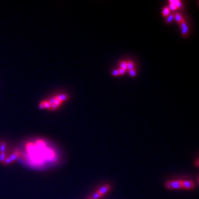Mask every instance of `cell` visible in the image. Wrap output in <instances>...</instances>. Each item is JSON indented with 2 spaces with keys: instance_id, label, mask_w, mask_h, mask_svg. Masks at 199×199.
Segmentation results:
<instances>
[{
  "instance_id": "1",
  "label": "cell",
  "mask_w": 199,
  "mask_h": 199,
  "mask_svg": "<svg viewBox=\"0 0 199 199\" xmlns=\"http://www.w3.org/2000/svg\"><path fill=\"white\" fill-rule=\"evenodd\" d=\"M21 155V152L19 150H16L14 152H13L11 155L9 157H7L6 159L4 161L3 165H9V164H12L15 162L20 158V157Z\"/></svg>"
},
{
  "instance_id": "2",
  "label": "cell",
  "mask_w": 199,
  "mask_h": 199,
  "mask_svg": "<svg viewBox=\"0 0 199 199\" xmlns=\"http://www.w3.org/2000/svg\"><path fill=\"white\" fill-rule=\"evenodd\" d=\"M165 186L169 190L181 189L182 180H176V181H168L165 184Z\"/></svg>"
},
{
  "instance_id": "3",
  "label": "cell",
  "mask_w": 199,
  "mask_h": 199,
  "mask_svg": "<svg viewBox=\"0 0 199 199\" xmlns=\"http://www.w3.org/2000/svg\"><path fill=\"white\" fill-rule=\"evenodd\" d=\"M182 187L185 190H192L195 188V184L190 180H182Z\"/></svg>"
},
{
  "instance_id": "4",
  "label": "cell",
  "mask_w": 199,
  "mask_h": 199,
  "mask_svg": "<svg viewBox=\"0 0 199 199\" xmlns=\"http://www.w3.org/2000/svg\"><path fill=\"white\" fill-rule=\"evenodd\" d=\"M179 24L180 25V26H181L182 34L184 36H186L188 35V31H189V28H188V26L187 25L186 22L185 20H184L181 23H180Z\"/></svg>"
},
{
  "instance_id": "5",
  "label": "cell",
  "mask_w": 199,
  "mask_h": 199,
  "mask_svg": "<svg viewBox=\"0 0 199 199\" xmlns=\"http://www.w3.org/2000/svg\"><path fill=\"white\" fill-rule=\"evenodd\" d=\"M110 190V186L109 185H105V186H103V187H101L100 188V189L97 191L98 192H99L101 195L103 196L105 195L106 193H107L108 191H109Z\"/></svg>"
},
{
  "instance_id": "6",
  "label": "cell",
  "mask_w": 199,
  "mask_h": 199,
  "mask_svg": "<svg viewBox=\"0 0 199 199\" xmlns=\"http://www.w3.org/2000/svg\"><path fill=\"white\" fill-rule=\"evenodd\" d=\"M55 97L56 99L59 100L61 102H63V101H65L66 100L68 99V96L66 94H59V95H56V96H55Z\"/></svg>"
},
{
  "instance_id": "7",
  "label": "cell",
  "mask_w": 199,
  "mask_h": 199,
  "mask_svg": "<svg viewBox=\"0 0 199 199\" xmlns=\"http://www.w3.org/2000/svg\"><path fill=\"white\" fill-rule=\"evenodd\" d=\"M6 142L3 141V140H1V141H0V153H5L6 152Z\"/></svg>"
},
{
  "instance_id": "8",
  "label": "cell",
  "mask_w": 199,
  "mask_h": 199,
  "mask_svg": "<svg viewBox=\"0 0 199 199\" xmlns=\"http://www.w3.org/2000/svg\"><path fill=\"white\" fill-rule=\"evenodd\" d=\"M174 19L176 21L177 23H181L183 20H184V18H183L182 16L180 14V13H177V14H174Z\"/></svg>"
},
{
  "instance_id": "9",
  "label": "cell",
  "mask_w": 199,
  "mask_h": 199,
  "mask_svg": "<svg viewBox=\"0 0 199 199\" xmlns=\"http://www.w3.org/2000/svg\"><path fill=\"white\" fill-rule=\"evenodd\" d=\"M169 3L174 4L177 7V9H180L182 7V2L180 0H169Z\"/></svg>"
},
{
  "instance_id": "10",
  "label": "cell",
  "mask_w": 199,
  "mask_h": 199,
  "mask_svg": "<svg viewBox=\"0 0 199 199\" xmlns=\"http://www.w3.org/2000/svg\"><path fill=\"white\" fill-rule=\"evenodd\" d=\"M62 103L63 102L61 101L56 99V100H55V103H54V105L51 106V108H50V110H55V109H56V108H57L58 107H60L61 105L62 104Z\"/></svg>"
},
{
  "instance_id": "11",
  "label": "cell",
  "mask_w": 199,
  "mask_h": 199,
  "mask_svg": "<svg viewBox=\"0 0 199 199\" xmlns=\"http://www.w3.org/2000/svg\"><path fill=\"white\" fill-rule=\"evenodd\" d=\"M170 14V10L168 8V7H166L164 8V9L163 10V15L164 16H168Z\"/></svg>"
},
{
  "instance_id": "12",
  "label": "cell",
  "mask_w": 199,
  "mask_h": 199,
  "mask_svg": "<svg viewBox=\"0 0 199 199\" xmlns=\"http://www.w3.org/2000/svg\"><path fill=\"white\" fill-rule=\"evenodd\" d=\"M7 153H0V164H3L4 161L7 158Z\"/></svg>"
},
{
  "instance_id": "13",
  "label": "cell",
  "mask_w": 199,
  "mask_h": 199,
  "mask_svg": "<svg viewBox=\"0 0 199 199\" xmlns=\"http://www.w3.org/2000/svg\"><path fill=\"white\" fill-rule=\"evenodd\" d=\"M126 62H127V70H133V69H134L135 65L134 63L131 61H128Z\"/></svg>"
},
{
  "instance_id": "14",
  "label": "cell",
  "mask_w": 199,
  "mask_h": 199,
  "mask_svg": "<svg viewBox=\"0 0 199 199\" xmlns=\"http://www.w3.org/2000/svg\"><path fill=\"white\" fill-rule=\"evenodd\" d=\"M119 66H120V68L123 69V70H126V71L127 70V62L126 61H122V62H121Z\"/></svg>"
},
{
  "instance_id": "15",
  "label": "cell",
  "mask_w": 199,
  "mask_h": 199,
  "mask_svg": "<svg viewBox=\"0 0 199 199\" xmlns=\"http://www.w3.org/2000/svg\"><path fill=\"white\" fill-rule=\"evenodd\" d=\"M101 197H102V196L101 195V194L99 192H97L92 196V197H90V198L91 199H99Z\"/></svg>"
},
{
  "instance_id": "16",
  "label": "cell",
  "mask_w": 199,
  "mask_h": 199,
  "mask_svg": "<svg viewBox=\"0 0 199 199\" xmlns=\"http://www.w3.org/2000/svg\"><path fill=\"white\" fill-rule=\"evenodd\" d=\"M173 20H174V14H169L168 16H167L166 22L171 23Z\"/></svg>"
},
{
  "instance_id": "17",
  "label": "cell",
  "mask_w": 199,
  "mask_h": 199,
  "mask_svg": "<svg viewBox=\"0 0 199 199\" xmlns=\"http://www.w3.org/2000/svg\"><path fill=\"white\" fill-rule=\"evenodd\" d=\"M44 104H45V108L46 109H50L51 108V105H50V103L48 101V100L44 101Z\"/></svg>"
},
{
  "instance_id": "18",
  "label": "cell",
  "mask_w": 199,
  "mask_h": 199,
  "mask_svg": "<svg viewBox=\"0 0 199 199\" xmlns=\"http://www.w3.org/2000/svg\"><path fill=\"white\" fill-rule=\"evenodd\" d=\"M168 8L169 9V10H173V11H174V10H176L177 9V7L174 4H172V3H169V7Z\"/></svg>"
},
{
  "instance_id": "19",
  "label": "cell",
  "mask_w": 199,
  "mask_h": 199,
  "mask_svg": "<svg viewBox=\"0 0 199 199\" xmlns=\"http://www.w3.org/2000/svg\"><path fill=\"white\" fill-rule=\"evenodd\" d=\"M55 100H56V99H55V97H52V98H50V99L48 100V101H49V103H50V105L52 106V105H54V103H55Z\"/></svg>"
},
{
  "instance_id": "20",
  "label": "cell",
  "mask_w": 199,
  "mask_h": 199,
  "mask_svg": "<svg viewBox=\"0 0 199 199\" xmlns=\"http://www.w3.org/2000/svg\"><path fill=\"white\" fill-rule=\"evenodd\" d=\"M129 74L132 77H135V75H136V71H135L134 69H133V70H129Z\"/></svg>"
},
{
  "instance_id": "21",
  "label": "cell",
  "mask_w": 199,
  "mask_h": 199,
  "mask_svg": "<svg viewBox=\"0 0 199 199\" xmlns=\"http://www.w3.org/2000/svg\"><path fill=\"white\" fill-rule=\"evenodd\" d=\"M111 74H112V75L114 76H119V71L118 70H114L112 71V72H111Z\"/></svg>"
},
{
  "instance_id": "22",
  "label": "cell",
  "mask_w": 199,
  "mask_h": 199,
  "mask_svg": "<svg viewBox=\"0 0 199 199\" xmlns=\"http://www.w3.org/2000/svg\"><path fill=\"white\" fill-rule=\"evenodd\" d=\"M118 71H119V75H123V74L126 73V70H123V69H121V68H119Z\"/></svg>"
},
{
  "instance_id": "23",
  "label": "cell",
  "mask_w": 199,
  "mask_h": 199,
  "mask_svg": "<svg viewBox=\"0 0 199 199\" xmlns=\"http://www.w3.org/2000/svg\"><path fill=\"white\" fill-rule=\"evenodd\" d=\"M39 108H41V109H44L45 108V104H44V101H42L40 104H39Z\"/></svg>"
},
{
  "instance_id": "24",
  "label": "cell",
  "mask_w": 199,
  "mask_h": 199,
  "mask_svg": "<svg viewBox=\"0 0 199 199\" xmlns=\"http://www.w3.org/2000/svg\"><path fill=\"white\" fill-rule=\"evenodd\" d=\"M198 161H199V160H198V159H197V162H196V166H198Z\"/></svg>"
},
{
  "instance_id": "25",
  "label": "cell",
  "mask_w": 199,
  "mask_h": 199,
  "mask_svg": "<svg viewBox=\"0 0 199 199\" xmlns=\"http://www.w3.org/2000/svg\"><path fill=\"white\" fill-rule=\"evenodd\" d=\"M88 199H91V198H88Z\"/></svg>"
}]
</instances>
